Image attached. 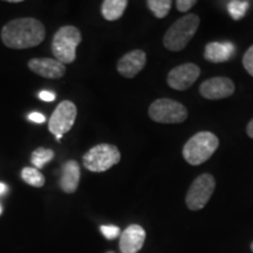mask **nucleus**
Masks as SVG:
<instances>
[{
    "mask_svg": "<svg viewBox=\"0 0 253 253\" xmlns=\"http://www.w3.org/2000/svg\"><path fill=\"white\" fill-rule=\"evenodd\" d=\"M235 53V45L232 42H210L205 47L204 58L213 63L226 62Z\"/></svg>",
    "mask_w": 253,
    "mask_h": 253,
    "instance_id": "obj_15",
    "label": "nucleus"
},
{
    "mask_svg": "<svg viewBox=\"0 0 253 253\" xmlns=\"http://www.w3.org/2000/svg\"><path fill=\"white\" fill-rule=\"evenodd\" d=\"M218 145L219 140L212 132H197L183 147V157L191 166H201L216 153Z\"/></svg>",
    "mask_w": 253,
    "mask_h": 253,
    "instance_id": "obj_3",
    "label": "nucleus"
},
{
    "mask_svg": "<svg viewBox=\"0 0 253 253\" xmlns=\"http://www.w3.org/2000/svg\"><path fill=\"white\" fill-rule=\"evenodd\" d=\"M27 118H28V120H30V121L34 122V123H43L46 121L45 116H43L41 113H38V112L31 113L30 115L27 116Z\"/></svg>",
    "mask_w": 253,
    "mask_h": 253,
    "instance_id": "obj_25",
    "label": "nucleus"
},
{
    "mask_svg": "<svg viewBox=\"0 0 253 253\" xmlns=\"http://www.w3.org/2000/svg\"><path fill=\"white\" fill-rule=\"evenodd\" d=\"M108 253H114V252H108Z\"/></svg>",
    "mask_w": 253,
    "mask_h": 253,
    "instance_id": "obj_31",
    "label": "nucleus"
},
{
    "mask_svg": "<svg viewBox=\"0 0 253 253\" xmlns=\"http://www.w3.org/2000/svg\"><path fill=\"white\" fill-rule=\"evenodd\" d=\"M121 161V153L114 144L94 145L82 156V163L91 172H104Z\"/></svg>",
    "mask_w": 253,
    "mask_h": 253,
    "instance_id": "obj_5",
    "label": "nucleus"
},
{
    "mask_svg": "<svg viewBox=\"0 0 253 253\" xmlns=\"http://www.w3.org/2000/svg\"><path fill=\"white\" fill-rule=\"evenodd\" d=\"M56 97V94L54 91H50V90H42L39 93V99L42 101H47V102H52L54 101Z\"/></svg>",
    "mask_w": 253,
    "mask_h": 253,
    "instance_id": "obj_24",
    "label": "nucleus"
},
{
    "mask_svg": "<svg viewBox=\"0 0 253 253\" xmlns=\"http://www.w3.org/2000/svg\"><path fill=\"white\" fill-rule=\"evenodd\" d=\"M100 230L101 233L108 240H113L120 236V229L115 225H102Z\"/></svg>",
    "mask_w": 253,
    "mask_h": 253,
    "instance_id": "obj_21",
    "label": "nucleus"
},
{
    "mask_svg": "<svg viewBox=\"0 0 253 253\" xmlns=\"http://www.w3.org/2000/svg\"><path fill=\"white\" fill-rule=\"evenodd\" d=\"M21 178L25 183H27L31 186H34V188H42L46 183L45 176L37 168L32 167H25L21 170Z\"/></svg>",
    "mask_w": 253,
    "mask_h": 253,
    "instance_id": "obj_17",
    "label": "nucleus"
},
{
    "mask_svg": "<svg viewBox=\"0 0 253 253\" xmlns=\"http://www.w3.org/2000/svg\"><path fill=\"white\" fill-rule=\"evenodd\" d=\"M8 190V186L5 184V183H1L0 182V195H2V194H5L6 191H7Z\"/></svg>",
    "mask_w": 253,
    "mask_h": 253,
    "instance_id": "obj_27",
    "label": "nucleus"
},
{
    "mask_svg": "<svg viewBox=\"0 0 253 253\" xmlns=\"http://www.w3.org/2000/svg\"><path fill=\"white\" fill-rule=\"evenodd\" d=\"M54 157V151L48 148H37L31 155V162L33 164L34 168H37L38 170L42 169L47 163H49L50 161Z\"/></svg>",
    "mask_w": 253,
    "mask_h": 253,
    "instance_id": "obj_18",
    "label": "nucleus"
},
{
    "mask_svg": "<svg viewBox=\"0 0 253 253\" xmlns=\"http://www.w3.org/2000/svg\"><path fill=\"white\" fill-rule=\"evenodd\" d=\"M251 251L253 252V242H252V244H251Z\"/></svg>",
    "mask_w": 253,
    "mask_h": 253,
    "instance_id": "obj_29",
    "label": "nucleus"
},
{
    "mask_svg": "<svg viewBox=\"0 0 253 253\" xmlns=\"http://www.w3.org/2000/svg\"><path fill=\"white\" fill-rule=\"evenodd\" d=\"M147 54L142 49H134L126 53L118 62V72L122 77L132 79L144 68Z\"/></svg>",
    "mask_w": 253,
    "mask_h": 253,
    "instance_id": "obj_12",
    "label": "nucleus"
},
{
    "mask_svg": "<svg viewBox=\"0 0 253 253\" xmlns=\"http://www.w3.org/2000/svg\"><path fill=\"white\" fill-rule=\"evenodd\" d=\"M9 4H18V2H21V0H8Z\"/></svg>",
    "mask_w": 253,
    "mask_h": 253,
    "instance_id": "obj_28",
    "label": "nucleus"
},
{
    "mask_svg": "<svg viewBox=\"0 0 253 253\" xmlns=\"http://www.w3.org/2000/svg\"><path fill=\"white\" fill-rule=\"evenodd\" d=\"M0 213H1V208H0Z\"/></svg>",
    "mask_w": 253,
    "mask_h": 253,
    "instance_id": "obj_30",
    "label": "nucleus"
},
{
    "mask_svg": "<svg viewBox=\"0 0 253 253\" xmlns=\"http://www.w3.org/2000/svg\"><path fill=\"white\" fill-rule=\"evenodd\" d=\"M28 68L34 74L40 75L45 79L58 80L66 74V66L52 58H34L27 63Z\"/></svg>",
    "mask_w": 253,
    "mask_h": 253,
    "instance_id": "obj_11",
    "label": "nucleus"
},
{
    "mask_svg": "<svg viewBox=\"0 0 253 253\" xmlns=\"http://www.w3.org/2000/svg\"><path fill=\"white\" fill-rule=\"evenodd\" d=\"M246 132H248L249 137L253 138V119L251 120V121L249 122L248 126H246Z\"/></svg>",
    "mask_w": 253,
    "mask_h": 253,
    "instance_id": "obj_26",
    "label": "nucleus"
},
{
    "mask_svg": "<svg viewBox=\"0 0 253 253\" xmlns=\"http://www.w3.org/2000/svg\"><path fill=\"white\" fill-rule=\"evenodd\" d=\"M149 118L154 122L173 125L182 123L188 119V109L178 101L171 99H158L148 109Z\"/></svg>",
    "mask_w": 253,
    "mask_h": 253,
    "instance_id": "obj_6",
    "label": "nucleus"
},
{
    "mask_svg": "<svg viewBox=\"0 0 253 253\" xmlns=\"http://www.w3.org/2000/svg\"><path fill=\"white\" fill-rule=\"evenodd\" d=\"M82 41L81 32L73 25L60 27L52 39V53L54 59L63 65L77 59V48Z\"/></svg>",
    "mask_w": 253,
    "mask_h": 253,
    "instance_id": "obj_4",
    "label": "nucleus"
},
{
    "mask_svg": "<svg viewBox=\"0 0 253 253\" xmlns=\"http://www.w3.org/2000/svg\"><path fill=\"white\" fill-rule=\"evenodd\" d=\"M128 1L126 0H104L101 5V13L108 21L119 20L125 13Z\"/></svg>",
    "mask_w": 253,
    "mask_h": 253,
    "instance_id": "obj_16",
    "label": "nucleus"
},
{
    "mask_svg": "<svg viewBox=\"0 0 253 253\" xmlns=\"http://www.w3.org/2000/svg\"><path fill=\"white\" fill-rule=\"evenodd\" d=\"M81 178V168L77 161L69 160L63 163L60 177V188L65 194H74L79 188Z\"/></svg>",
    "mask_w": 253,
    "mask_h": 253,
    "instance_id": "obj_14",
    "label": "nucleus"
},
{
    "mask_svg": "<svg viewBox=\"0 0 253 253\" xmlns=\"http://www.w3.org/2000/svg\"><path fill=\"white\" fill-rule=\"evenodd\" d=\"M216 189V179L210 173H203L192 182L185 196V204L189 210L198 211L209 203Z\"/></svg>",
    "mask_w": 253,
    "mask_h": 253,
    "instance_id": "obj_7",
    "label": "nucleus"
},
{
    "mask_svg": "<svg viewBox=\"0 0 253 253\" xmlns=\"http://www.w3.org/2000/svg\"><path fill=\"white\" fill-rule=\"evenodd\" d=\"M78 108L74 102L63 100L58 104L52 116L48 120V130L60 141L63 135L67 134L77 121Z\"/></svg>",
    "mask_w": 253,
    "mask_h": 253,
    "instance_id": "obj_8",
    "label": "nucleus"
},
{
    "mask_svg": "<svg viewBox=\"0 0 253 253\" xmlns=\"http://www.w3.org/2000/svg\"><path fill=\"white\" fill-rule=\"evenodd\" d=\"M145 231L138 224H131L121 233L119 248L121 253H137L143 248Z\"/></svg>",
    "mask_w": 253,
    "mask_h": 253,
    "instance_id": "obj_13",
    "label": "nucleus"
},
{
    "mask_svg": "<svg viewBox=\"0 0 253 253\" xmlns=\"http://www.w3.org/2000/svg\"><path fill=\"white\" fill-rule=\"evenodd\" d=\"M196 0H177L176 7L182 13H186L190 8H192L196 5Z\"/></svg>",
    "mask_w": 253,
    "mask_h": 253,
    "instance_id": "obj_23",
    "label": "nucleus"
},
{
    "mask_svg": "<svg viewBox=\"0 0 253 253\" xmlns=\"http://www.w3.org/2000/svg\"><path fill=\"white\" fill-rule=\"evenodd\" d=\"M250 6L249 1H243V0H232V1L227 2V12H229L231 17L235 20H240L246 14Z\"/></svg>",
    "mask_w": 253,
    "mask_h": 253,
    "instance_id": "obj_20",
    "label": "nucleus"
},
{
    "mask_svg": "<svg viewBox=\"0 0 253 253\" xmlns=\"http://www.w3.org/2000/svg\"><path fill=\"white\" fill-rule=\"evenodd\" d=\"M46 37V28L36 18H18L1 28V40L12 49H27L39 46Z\"/></svg>",
    "mask_w": 253,
    "mask_h": 253,
    "instance_id": "obj_1",
    "label": "nucleus"
},
{
    "mask_svg": "<svg viewBox=\"0 0 253 253\" xmlns=\"http://www.w3.org/2000/svg\"><path fill=\"white\" fill-rule=\"evenodd\" d=\"M201 74V68L195 63H183L172 68L168 74L167 82L172 89L185 90L195 84Z\"/></svg>",
    "mask_w": 253,
    "mask_h": 253,
    "instance_id": "obj_9",
    "label": "nucleus"
},
{
    "mask_svg": "<svg viewBox=\"0 0 253 253\" xmlns=\"http://www.w3.org/2000/svg\"><path fill=\"white\" fill-rule=\"evenodd\" d=\"M199 93L208 100L226 99L235 93V84L229 78H211L199 86Z\"/></svg>",
    "mask_w": 253,
    "mask_h": 253,
    "instance_id": "obj_10",
    "label": "nucleus"
},
{
    "mask_svg": "<svg viewBox=\"0 0 253 253\" xmlns=\"http://www.w3.org/2000/svg\"><path fill=\"white\" fill-rule=\"evenodd\" d=\"M171 4L172 2L170 0H149V1H147L148 8L158 19L167 17L170 8H171Z\"/></svg>",
    "mask_w": 253,
    "mask_h": 253,
    "instance_id": "obj_19",
    "label": "nucleus"
},
{
    "mask_svg": "<svg viewBox=\"0 0 253 253\" xmlns=\"http://www.w3.org/2000/svg\"><path fill=\"white\" fill-rule=\"evenodd\" d=\"M198 27L199 17L197 14L190 13L183 15L182 18L175 21L164 34V47L171 52H179L184 49L190 40L197 33Z\"/></svg>",
    "mask_w": 253,
    "mask_h": 253,
    "instance_id": "obj_2",
    "label": "nucleus"
},
{
    "mask_svg": "<svg viewBox=\"0 0 253 253\" xmlns=\"http://www.w3.org/2000/svg\"><path fill=\"white\" fill-rule=\"evenodd\" d=\"M243 66L251 77H253V45L246 50L243 58Z\"/></svg>",
    "mask_w": 253,
    "mask_h": 253,
    "instance_id": "obj_22",
    "label": "nucleus"
}]
</instances>
